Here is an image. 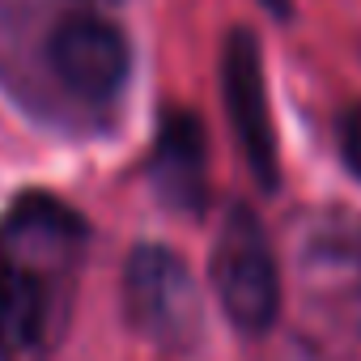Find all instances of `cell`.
<instances>
[{
	"label": "cell",
	"mask_w": 361,
	"mask_h": 361,
	"mask_svg": "<svg viewBox=\"0 0 361 361\" xmlns=\"http://www.w3.org/2000/svg\"><path fill=\"white\" fill-rule=\"evenodd\" d=\"M209 281L217 289L226 319L238 331L264 336L276 323V314H281V268H276L264 221L247 204H234L221 217V230H217L213 255H209Z\"/></svg>",
	"instance_id": "1"
},
{
	"label": "cell",
	"mask_w": 361,
	"mask_h": 361,
	"mask_svg": "<svg viewBox=\"0 0 361 361\" xmlns=\"http://www.w3.org/2000/svg\"><path fill=\"white\" fill-rule=\"evenodd\" d=\"M123 310L128 323L166 348H183L200 336V289L170 247L140 243L123 264Z\"/></svg>",
	"instance_id": "2"
},
{
	"label": "cell",
	"mask_w": 361,
	"mask_h": 361,
	"mask_svg": "<svg viewBox=\"0 0 361 361\" xmlns=\"http://www.w3.org/2000/svg\"><path fill=\"white\" fill-rule=\"evenodd\" d=\"M221 98L234 128V140L255 174V183L272 192L281 183L276 170V123L268 106V81H264V51L259 39L247 26H234L221 47Z\"/></svg>",
	"instance_id": "3"
},
{
	"label": "cell",
	"mask_w": 361,
	"mask_h": 361,
	"mask_svg": "<svg viewBox=\"0 0 361 361\" xmlns=\"http://www.w3.org/2000/svg\"><path fill=\"white\" fill-rule=\"evenodd\" d=\"M56 77L90 102L111 98L128 81V39L98 18H68L51 30L47 43Z\"/></svg>",
	"instance_id": "4"
},
{
	"label": "cell",
	"mask_w": 361,
	"mask_h": 361,
	"mask_svg": "<svg viewBox=\"0 0 361 361\" xmlns=\"http://www.w3.org/2000/svg\"><path fill=\"white\" fill-rule=\"evenodd\" d=\"M153 192L174 213H200L209 200V145L192 111H166L149 157Z\"/></svg>",
	"instance_id": "5"
},
{
	"label": "cell",
	"mask_w": 361,
	"mask_h": 361,
	"mask_svg": "<svg viewBox=\"0 0 361 361\" xmlns=\"http://www.w3.org/2000/svg\"><path fill=\"white\" fill-rule=\"evenodd\" d=\"M47 331L43 281L0 243V361H35Z\"/></svg>",
	"instance_id": "6"
},
{
	"label": "cell",
	"mask_w": 361,
	"mask_h": 361,
	"mask_svg": "<svg viewBox=\"0 0 361 361\" xmlns=\"http://www.w3.org/2000/svg\"><path fill=\"white\" fill-rule=\"evenodd\" d=\"M340 157L361 178V106H353V111L340 115Z\"/></svg>",
	"instance_id": "7"
},
{
	"label": "cell",
	"mask_w": 361,
	"mask_h": 361,
	"mask_svg": "<svg viewBox=\"0 0 361 361\" xmlns=\"http://www.w3.org/2000/svg\"><path fill=\"white\" fill-rule=\"evenodd\" d=\"M259 5L268 13H276V18H289V0H259Z\"/></svg>",
	"instance_id": "8"
}]
</instances>
